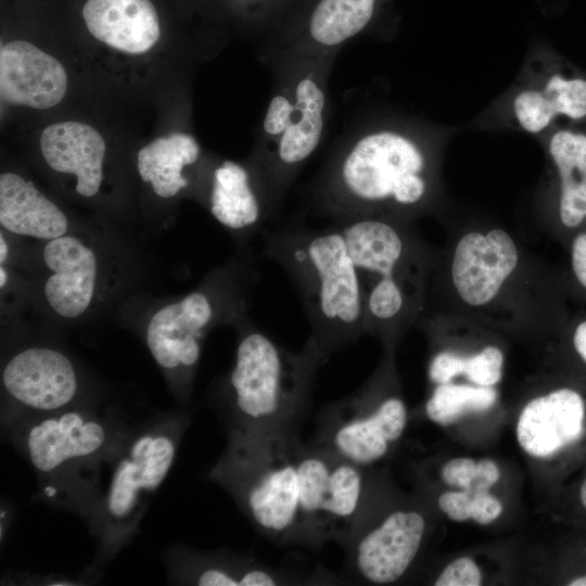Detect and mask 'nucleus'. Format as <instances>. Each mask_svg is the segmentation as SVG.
<instances>
[{
    "mask_svg": "<svg viewBox=\"0 0 586 586\" xmlns=\"http://www.w3.org/2000/svg\"><path fill=\"white\" fill-rule=\"evenodd\" d=\"M564 271L534 256L502 227L473 222L437 251L421 315L472 322L498 334L559 336L572 316Z\"/></svg>",
    "mask_w": 586,
    "mask_h": 586,
    "instance_id": "f257e3e1",
    "label": "nucleus"
},
{
    "mask_svg": "<svg viewBox=\"0 0 586 586\" xmlns=\"http://www.w3.org/2000/svg\"><path fill=\"white\" fill-rule=\"evenodd\" d=\"M441 151L420 123L388 114L354 120L304 188L303 217L416 221L442 208Z\"/></svg>",
    "mask_w": 586,
    "mask_h": 586,
    "instance_id": "f03ea898",
    "label": "nucleus"
},
{
    "mask_svg": "<svg viewBox=\"0 0 586 586\" xmlns=\"http://www.w3.org/2000/svg\"><path fill=\"white\" fill-rule=\"evenodd\" d=\"M262 253L293 282L309 322L306 342L327 360L365 334L359 277L336 224L315 228L296 214L263 231Z\"/></svg>",
    "mask_w": 586,
    "mask_h": 586,
    "instance_id": "7ed1b4c3",
    "label": "nucleus"
},
{
    "mask_svg": "<svg viewBox=\"0 0 586 586\" xmlns=\"http://www.w3.org/2000/svg\"><path fill=\"white\" fill-rule=\"evenodd\" d=\"M345 237L364 296L365 334L384 349L417 324L426 301L437 251L413 221L359 217L336 221Z\"/></svg>",
    "mask_w": 586,
    "mask_h": 586,
    "instance_id": "20e7f679",
    "label": "nucleus"
},
{
    "mask_svg": "<svg viewBox=\"0 0 586 586\" xmlns=\"http://www.w3.org/2000/svg\"><path fill=\"white\" fill-rule=\"evenodd\" d=\"M3 420L37 475L40 497L88 524L102 496V471L126 425L75 406Z\"/></svg>",
    "mask_w": 586,
    "mask_h": 586,
    "instance_id": "39448f33",
    "label": "nucleus"
},
{
    "mask_svg": "<svg viewBox=\"0 0 586 586\" xmlns=\"http://www.w3.org/2000/svg\"><path fill=\"white\" fill-rule=\"evenodd\" d=\"M335 58H288L267 66L271 97L250 161L272 220L297 175L322 142L329 120V77Z\"/></svg>",
    "mask_w": 586,
    "mask_h": 586,
    "instance_id": "423d86ee",
    "label": "nucleus"
},
{
    "mask_svg": "<svg viewBox=\"0 0 586 586\" xmlns=\"http://www.w3.org/2000/svg\"><path fill=\"white\" fill-rule=\"evenodd\" d=\"M327 361L308 342L290 351L246 323L220 399L227 432L300 434L317 371Z\"/></svg>",
    "mask_w": 586,
    "mask_h": 586,
    "instance_id": "0eeeda50",
    "label": "nucleus"
},
{
    "mask_svg": "<svg viewBox=\"0 0 586 586\" xmlns=\"http://www.w3.org/2000/svg\"><path fill=\"white\" fill-rule=\"evenodd\" d=\"M300 434L227 432L208 477L237 502L255 530L281 546L307 548L296 462Z\"/></svg>",
    "mask_w": 586,
    "mask_h": 586,
    "instance_id": "6e6552de",
    "label": "nucleus"
},
{
    "mask_svg": "<svg viewBox=\"0 0 586 586\" xmlns=\"http://www.w3.org/2000/svg\"><path fill=\"white\" fill-rule=\"evenodd\" d=\"M191 417L188 412L160 415L125 428L106 462V489L88 523L97 542L95 569L136 536L146 507L175 462Z\"/></svg>",
    "mask_w": 586,
    "mask_h": 586,
    "instance_id": "1a4fd4ad",
    "label": "nucleus"
},
{
    "mask_svg": "<svg viewBox=\"0 0 586 586\" xmlns=\"http://www.w3.org/2000/svg\"><path fill=\"white\" fill-rule=\"evenodd\" d=\"M384 351L380 368L360 387L320 410L311 443L365 468L383 460L407 426L393 348Z\"/></svg>",
    "mask_w": 586,
    "mask_h": 586,
    "instance_id": "9d476101",
    "label": "nucleus"
},
{
    "mask_svg": "<svg viewBox=\"0 0 586 586\" xmlns=\"http://www.w3.org/2000/svg\"><path fill=\"white\" fill-rule=\"evenodd\" d=\"M296 462L307 548L341 546L372 506L368 468L302 443Z\"/></svg>",
    "mask_w": 586,
    "mask_h": 586,
    "instance_id": "9b49d317",
    "label": "nucleus"
},
{
    "mask_svg": "<svg viewBox=\"0 0 586 586\" xmlns=\"http://www.w3.org/2000/svg\"><path fill=\"white\" fill-rule=\"evenodd\" d=\"M507 114L513 126L538 136L586 124V73L553 51L539 52L509 92Z\"/></svg>",
    "mask_w": 586,
    "mask_h": 586,
    "instance_id": "f8f14e48",
    "label": "nucleus"
},
{
    "mask_svg": "<svg viewBox=\"0 0 586 586\" xmlns=\"http://www.w3.org/2000/svg\"><path fill=\"white\" fill-rule=\"evenodd\" d=\"M370 510L341 545L345 551V572L354 582L392 584L416 560L426 521L413 509L388 510L378 519H373Z\"/></svg>",
    "mask_w": 586,
    "mask_h": 586,
    "instance_id": "ddd939ff",
    "label": "nucleus"
},
{
    "mask_svg": "<svg viewBox=\"0 0 586 586\" xmlns=\"http://www.w3.org/2000/svg\"><path fill=\"white\" fill-rule=\"evenodd\" d=\"M548 161L545 226L563 245L586 228V124L558 126L544 136Z\"/></svg>",
    "mask_w": 586,
    "mask_h": 586,
    "instance_id": "4468645a",
    "label": "nucleus"
},
{
    "mask_svg": "<svg viewBox=\"0 0 586 586\" xmlns=\"http://www.w3.org/2000/svg\"><path fill=\"white\" fill-rule=\"evenodd\" d=\"M2 385L15 409L2 419L74 407L78 393L72 361L48 347H29L15 354L2 370Z\"/></svg>",
    "mask_w": 586,
    "mask_h": 586,
    "instance_id": "2eb2a0df",
    "label": "nucleus"
},
{
    "mask_svg": "<svg viewBox=\"0 0 586 586\" xmlns=\"http://www.w3.org/2000/svg\"><path fill=\"white\" fill-rule=\"evenodd\" d=\"M216 318L214 298L196 291L160 309L146 328V345L157 365L189 383L201 355V340Z\"/></svg>",
    "mask_w": 586,
    "mask_h": 586,
    "instance_id": "dca6fc26",
    "label": "nucleus"
},
{
    "mask_svg": "<svg viewBox=\"0 0 586 586\" xmlns=\"http://www.w3.org/2000/svg\"><path fill=\"white\" fill-rule=\"evenodd\" d=\"M173 578L200 586H277L320 584L315 577L272 568L253 556L219 549L177 548L167 556Z\"/></svg>",
    "mask_w": 586,
    "mask_h": 586,
    "instance_id": "f3484780",
    "label": "nucleus"
},
{
    "mask_svg": "<svg viewBox=\"0 0 586 586\" xmlns=\"http://www.w3.org/2000/svg\"><path fill=\"white\" fill-rule=\"evenodd\" d=\"M585 400L570 386L532 398L517 422V440L532 457L549 458L578 441L584 432Z\"/></svg>",
    "mask_w": 586,
    "mask_h": 586,
    "instance_id": "a211bd4d",
    "label": "nucleus"
},
{
    "mask_svg": "<svg viewBox=\"0 0 586 586\" xmlns=\"http://www.w3.org/2000/svg\"><path fill=\"white\" fill-rule=\"evenodd\" d=\"M67 89L63 65L25 40H13L0 50V94L10 104L46 110L59 104Z\"/></svg>",
    "mask_w": 586,
    "mask_h": 586,
    "instance_id": "6ab92c4d",
    "label": "nucleus"
},
{
    "mask_svg": "<svg viewBox=\"0 0 586 586\" xmlns=\"http://www.w3.org/2000/svg\"><path fill=\"white\" fill-rule=\"evenodd\" d=\"M43 259L53 275L44 295L53 310L64 318H76L90 305L97 280V257L79 239L61 235L49 240Z\"/></svg>",
    "mask_w": 586,
    "mask_h": 586,
    "instance_id": "aec40b11",
    "label": "nucleus"
},
{
    "mask_svg": "<svg viewBox=\"0 0 586 586\" xmlns=\"http://www.w3.org/2000/svg\"><path fill=\"white\" fill-rule=\"evenodd\" d=\"M209 211L226 228L246 234L273 222L264 190L251 165L222 161L213 169Z\"/></svg>",
    "mask_w": 586,
    "mask_h": 586,
    "instance_id": "412c9836",
    "label": "nucleus"
},
{
    "mask_svg": "<svg viewBox=\"0 0 586 586\" xmlns=\"http://www.w3.org/2000/svg\"><path fill=\"white\" fill-rule=\"evenodd\" d=\"M40 150L52 169L76 176V191L80 195L97 194L105 142L92 126L79 122L52 124L40 136Z\"/></svg>",
    "mask_w": 586,
    "mask_h": 586,
    "instance_id": "4be33fe9",
    "label": "nucleus"
},
{
    "mask_svg": "<svg viewBox=\"0 0 586 586\" xmlns=\"http://www.w3.org/2000/svg\"><path fill=\"white\" fill-rule=\"evenodd\" d=\"M82 17L94 38L123 52L144 53L160 39V20L150 0H87Z\"/></svg>",
    "mask_w": 586,
    "mask_h": 586,
    "instance_id": "5701e85b",
    "label": "nucleus"
},
{
    "mask_svg": "<svg viewBox=\"0 0 586 586\" xmlns=\"http://www.w3.org/2000/svg\"><path fill=\"white\" fill-rule=\"evenodd\" d=\"M0 224L10 232L52 240L67 231L63 212L31 181L13 173L0 176Z\"/></svg>",
    "mask_w": 586,
    "mask_h": 586,
    "instance_id": "b1692460",
    "label": "nucleus"
},
{
    "mask_svg": "<svg viewBox=\"0 0 586 586\" xmlns=\"http://www.w3.org/2000/svg\"><path fill=\"white\" fill-rule=\"evenodd\" d=\"M200 155L193 136L174 132L143 146L138 152L137 166L142 180L150 182L157 195L171 198L189 184L182 169L195 164Z\"/></svg>",
    "mask_w": 586,
    "mask_h": 586,
    "instance_id": "393cba45",
    "label": "nucleus"
},
{
    "mask_svg": "<svg viewBox=\"0 0 586 586\" xmlns=\"http://www.w3.org/2000/svg\"><path fill=\"white\" fill-rule=\"evenodd\" d=\"M493 334L485 343L472 351H463L461 346L438 343L431 355L428 366L429 381L436 385L454 381L458 377L480 386H495L501 381L505 362L502 347L495 342Z\"/></svg>",
    "mask_w": 586,
    "mask_h": 586,
    "instance_id": "a878e982",
    "label": "nucleus"
},
{
    "mask_svg": "<svg viewBox=\"0 0 586 586\" xmlns=\"http://www.w3.org/2000/svg\"><path fill=\"white\" fill-rule=\"evenodd\" d=\"M497 398L498 393L494 386L459 384L451 381L434 386L424 410L432 422L446 426L464 415L491 409Z\"/></svg>",
    "mask_w": 586,
    "mask_h": 586,
    "instance_id": "bb28decb",
    "label": "nucleus"
},
{
    "mask_svg": "<svg viewBox=\"0 0 586 586\" xmlns=\"http://www.w3.org/2000/svg\"><path fill=\"white\" fill-rule=\"evenodd\" d=\"M564 246L569 262L564 276L570 294L586 303V228L572 234Z\"/></svg>",
    "mask_w": 586,
    "mask_h": 586,
    "instance_id": "cd10ccee",
    "label": "nucleus"
},
{
    "mask_svg": "<svg viewBox=\"0 0 586 586\" xmlns=\"http://www.w3.org/2000/svg\"><path fill=\"white\" fill-rule=\"evenodd\" d=\"M482 573L469 557H460L447 564L436 577L435 586H479Z\"/></svg>",
    "mask_w": 586,
    "mask_h": 586,
    "instance_id": "c85d7f7f",
    "label": "nucleus"
},
{
    "mask_svg": "<svg viewBox=\"0 0 586 586\" xmlns=\"http://www.w3.org/2000/svg\"><path fill=\"white\" fill-rule=\"evenodd\" d=\"M440 474L446 485L469 489L476 476V462L468 457L454 458L443 464Z\"/></svg>",
    "mask_w": 586,
    "mask_h": 586,
    "instance_id": "c756f323",
    "label": "nucleus"
},
{
    "mask_svg": "<svg viewBox=\"0 0 586 586\" xmlns=\"http://www.w3.org/2000/svg\"><path fill=\"white\" fill-rule=\"evenodd\" d=\"M437 506L450 520L463 522L471 519L472 493L467 489L442 493L437 498Z\"/></svg>",
    "mask_w": 586,
    "mask_h": 586,
    "instance_id": "7c9ffc66",
    "label": "nucleus"
},
{
    "mask_svg": "<svg viewBox=\"0 0 586 586\" xmlns=\"http://www.w3.org/2000/svg\"><path fill=\"white\" fill-rule=\"evenodd\" d=\"M577 360L586 367V313L572 314L559 334Z\"/></svg>",
    "mask_w": 586,
    "mask_h": 586,
    "instance_id": "2f4dec72",
    "label": "nucleus"
},
{
    "mask_svg": "<svg viewBox=\"0 0 586 586\" xmlns=\"http://www.w3.org/2000/svg\"><path fill=\"white\" fill-rule=\"evenodd\" d=\"M469 491V489H467ZM472 493L471 520L481 525L493 523L502 512V504L488 491H470Z\"/></svg>",
    "mask_w": 586,
    "mask_h": 586,
    "instance_id": "473e14b6",
    "label": "nucleus"
},
{
    "mask_svg": "<svg viewBox=\"0 0 586 586\" xmlns=\"http://www.w3.org/2000/svg\"><path fill=\"white\" fill-rule=\"evenodd\" d=\"M500 477V470L492 459H481L476 462V476L469 491H488Z\"/></svg>",
    "mask_w": 586,
    "mask_h": 586,
    "instance_id": "72a5a7b5",
    "label": "nucleus"
},
{
    "mask_svg": "<svg viewBox=\"0 0 586 586\" xmlns=\"http://www.w3.org/2000/svg\"><path fill=\"white\" fill-rule=\"evenodd\" d=\"M8 255V245L5 243V240L3 235H0V260L3 263Z\"/></svg>",
    "mask_w": 586,
    "mask_h": 586,
    "instance_id": "f704fd0d",
    "label": "nucleus"
},
{
    "mask_svg": "<svg viewBox=\"0 0 586 586\" xmlns=\"http://www.w3.org/2000/svg\"><path fill=\"white\" fill-rule=\"evenodd\" d=\"M569 586H586V575L572 578L569 583Z\"/></svg>",
    "mask_w": 586,
    "mask_h": 586,
    "instance_id": "c9c22d12",
    "label": "nucleus"
},
{
    "mask_svg": "<svg viewBox=\"0 0 586 586\" xmlns=\"http://www.w3.org/2000/svg\"><path fill=\"white\" fill-rule=\"evenodd\" d=\"M579 499L583 507L586 509V480L583 482L579 489Z\"/></svg>",
    "mask_w": 586,
    "mask_h": 586,
    "instance_id": "e433bc0d",
    "label": "nucleus"
},
{
    "mask_svg": "<svg viewBox=\"0 0 586 586\" xmlns=\"http://www.w3.org/2000/svg\"><path fill=\"white\" fill-rule=\"evenodd\" d=\"M0 285L3 286L7 282V273L2 267L0 268Z\"/></svg>",
    "mask_w": 586,
    "mask_h": 586,
    "instance_id": "4c0bfd02",
    "label": "nucleus"
}]
</instances>
